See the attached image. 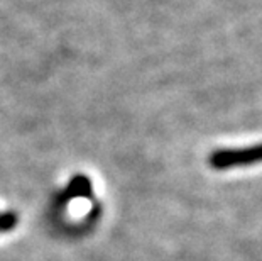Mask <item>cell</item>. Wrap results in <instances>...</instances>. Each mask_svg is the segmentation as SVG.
<instances>
[{
	"label": "cell",
	"mask_w": 262,
	"mask_h": 261,
	"mask_svg": "<svg viewBox=\"0 0 262 261\" xmlns=\"http://www.w3.org/2000/svg\"><path fill=\"white\" fill-rule=\"evenodd\" d=\"M262 161V143L238 149H216L210 154L208 163L215 170H228Z\"/></svg>",
	"instance_id": "cell-1"
}]
</instances>
